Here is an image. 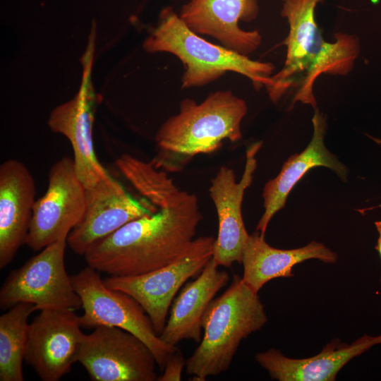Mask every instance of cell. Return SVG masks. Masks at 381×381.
Segmentation results:
<instances>
[{
	"label": "cell",
	"mask_w": 381,
	"mask_h": 381,
	"mask_svg": "<svg viewBox=\"0 0 381 381\" xmlns=\"http://www.w3.org/2000/svg\"><path fill=\"white\" fill-rule=\"evenodd\" d=\"M203 217L198 200L186 192L177 202L133 220L91 245L87 265L110 276H135L167 266L191 248Z\"/></svg>",
	"instance_id": "1"
},
{
	"label": "cell",
	"mask_w": 381,
	"mask_h": 381,
	"mask_svg": "<svg viewBox=\"0 0 381 381\" xmlns=\"http://www.w3.org/2000/svg\"><path fill=\"white\" fill-rule=\"evenodd\" d=\"M321 0H284L281 16L287 20L289 32L284 42L286 57L282 68L271 77L266 89L273 102L294 92L291 108L300 102L313 109L316 79L323 73L345 75L353 59V46L343 32L334 34V42H325L315 20V8Z\"/></svg>",
	"instance_id": "2"
},
{
	"label": "cell",
	"mask_w": 381,
	"mask_h": 381,
	"mask_svg": "<svg viewBox=\"0 0 381 381\" xmlns=\"http://www.w3.org/2000/svg\"><path fill=\"white\" fill-rule=\"evenodd\" d=\"M247 111L245 100L229 90L212 92L199 104L183 99L179 112L164 121L155 135L159 152L152 164L157 169H179V164L195 155L216 151L224 140H240Z\"/></svg>",
	"instance_id": "3"
},
{
	"label": "cell",
	"mask_w": 381,
	"mask_h": 381,
	"mask_svg": "<svg viewBox=\"0 0 381 381\" xmlns=\"http://www.w3.org/2000/svg\"><path fill=\"white\" fill-rule=\"evenodd\" d=\"M143 47L148 52H168L178 57L185 70L181 80L184 88L205 85L228 71L247 77L257 89L267 88L274 70L272 63L252 60L202 38L169 6L161 11Z\"/></svg>",
	"instance_id": "4"
},
{
	"label": "cell",
	"mask_w": 381,
	"mask_h": 381,
	"mask_svg": "<svg viewBox=\"0 0 381 381\" xmlns=\"http://www.w3.org/2000/svg\"><path fill=\"white\" fill-rule=\"evenodd\" d=\"M267 318L257 292L234 275L229 288L208 306L202 321V339L186 360L193 380H206L226 371L241 341L260 329Z\"/></svg>",
	"instance_id": "5"
},
{
	"label": "cell",
	"mask_w": 381,
	"mask_h": 381,
	"mask_svg": "<svg viewBox=\"0 0 381 381\" xmlns=\"http://www.w3.org/2000/svg\"><path fill=\"white\" fill-rule=\"evenodd\" d=\"M71 279L81 299L82 327H115L134 334L150 348L160 370H163L169 356L179 348L161 339L150 318L133 298L108 287L99 272L88 265L71 275Z\"/></svg>",
	"instance_id": "6"
},
{
	"label": "cell",
	"mask_w": 381,
	"mask_h": 381,
	"mask_svg": "<svg viewBox=\"0 0 381 381\" xmlns=\"http://www.w3.org/2000/svg\"><path fill=\"white\" fill-rule=\"evenodd\" d=\"M67 244V238H61L11 270L1 287V308L20 303H32L37 310L80 308L81 299L66 270Z\"/></svg>",
	"instance_id": "7"
},
{
	"label": "cell",
	"mask_w": 381,
	"mask_h": 381,
	"mask_svg": "<svg viewBox=\"0 0 381 381\" xmlns=\"http://www.w3.org/2000/svg\"><path fill=\"white\" fill-rule=\"evenodd\" d=\"M215 240L211 236L195 238L183 257L167 266L135 276H110L104 282L133 298L159 335L175 295L188 279L200 273L212 258Z\"/></svg>",
	"instance_id": "8"
},
{
	"label": "cell",
	"mask_w": 381,
	"mask_h": 381,
	"mask_svg": "<svg viewBox=\"0 0 381 381\" xmlns=\"http://www.w3.org/2000/svg\"><path fill=\"white\" fill-rule=\"evenodd\" d=\"M76 362L93 381H157V365L150 348L134 334L99 326L85 334Z\"/></svg>",
	"instance_id": "9"
},
{
	"label": "cell",
	"mask_w": 381,
	"mask_h": 381,
	"mask_svg": "<svg viewBox=\"0 0 381 381\" xmlns=\"http://www.w3.org/2000/svg\"><path fill=\"white\" fill-rule=\"evenodd\" d=\"M95 31V25H93L81 58L83 75L77 95L71 100L55 107L48 119L50 129L69 140L76 173L85 188L94 186L110 176L97 158L92 137L96 98L91 75Z\"/></svg>",
	"instance_id": "10"
},
{
	"label": "cell",
	"mask_w": 381,
	"mask_h": 381,
	"mask_svg": "<svg viewBox=\"0 0 381 381\" xmlns=\"http://www.w3.org/2000/svg\"><path fill=\"white\" fill-rule=\"evenodd\" d=\"M85 200L73 159L63 157L49 169L46 192L35 200L25 244L38 251L67 238L84 214Z\"/></svg>",
	"instance_id": "11"
},
{
	"label": "cell",
	"mask_w": 381,
	"mask_h": 381,
	"mask_svg": "<svg viewBox=\"0 0 381 381\" xmlns=\"http://www.w3.org/2000/svg\"><path fill=\"white\" fill-rule=\"evenodd\" d=\"M74 310L44 309L29 325L24 360L43 381L68 374L85 334Z\"/></svg>",
	"instance_id": "12"
},
{
	"label": "cell",
	"mask_w": 381,
	"mask_h": 381,
	"mask_svg": "<svg viewBox=\"0 0 381 381\" xmlns=\"http://www.w3.org/2000/svg\"><path fill=\"white\" fill-rule=\"evenodd\" d=\"M158 210L144 198H134L110 175L86 188L84 214L69 233L67 243L75 253L84 255L96 241L127 223L152 214Z\"/></svg>",
	"instance_id": "13"
},
{
	"label": "cell",
	"mask_w": 381,
	"mask_h": 381,
	"mask_svg": "<svg viewBox=\"0 0 381 381\" xmlns=\"http://www.w3.org/2000/svg\"><path fill=\"white\" fill-rule=\"evenodd\" d=\"M262 142H255L246 150V161L241 179L237 182L232 169L222 166L211 180L209 193L218 218V234L212 259L219 266L230 267L242 263L243 253L249 237L242 217L241 206L246 190L251 184L257 167L255 155Z\"/></svg>",
	"instance_id": "14"
},
{
	"label": "cell",
	"mask_w": 381,
	"mask_h": 381,
	"mask_svg": "<svg viewBox=\"0 0 381 381\" xmlns=\"http://www.w3.org/2000/svg\"><path fill=\"white\" fill-rule=\"evenodd\" d=\"M259 10L258 0H189L179 16L194 32L211 36L224 47L248 56L259 47L262 37L258 30H242L238 23L255 20Z\"/></svg>",
	"instance_id": "15"
},
{
	"label": "cell",
	"mask_w": 381,
	"mask_h": 381,
	"mask_svg": "<svg viewBox=\"0 0 381 381\" xmlns=\"http://www.w3.org/2000/svg\"><path fill=\"white\" fill-rule=\"evenodd\" d=\"M35 183L22 162L10 159L0 166V269L12 262L26 243L33 207Z\"/></svg>",
	"instance_id": "16"
},
{
	"label": "cell",
	"mask_w": 381,
	"mask_h": 381,
	"mask_svg": "<svg viewBox=\"0 0 381 381\" xmlns=\"http://www.w3.org/2000/svg\"><path fill=\"white\" fill-rule=\"evenodd\" d=\"M314 109L312 119L313 135L310 143L302 152L291 156L279 174L265 185L262 193L264 212L256 226V230L262 236H265L273 216L284 207L290 191L308 171L315 167H325L334 171L341 179H346V167L324 145L325 118L317 107Z\"/></svg>",
	"instance_id": "17"
},
{
	"label": "cell",
	"mask_w": 381,
	"mask_h": 381,
	"mask_svg": "<svg viewBox=\"0 0 381 381\" xmlns=\"http://www.w3.org/2000/svg\"><path fill=\"white\" fill-rule=\"evenodd\" d=\"M381 344L377 337L363 335L351 344L334 340L310 358H291L279 350L270 349L255 356L256 361L279 381H333L338 372L353 358Z\"/></svg>",
	"instance_id": "18"
},
{
	"label": "cell",
	"mask_w": 381,
	"mask_h": 381,
	"mask_svg": "<svg viewBox=\"0 0 381 381\" xmlns=\"http://www.w3.org/2000/svg\"><path fill=\"white\" fill-rule=\"evenodd\" d=\"M229 280L228 272L219 270L212 258L200 275L187 283L172 302L169 318L159 334L161 339L171 346H176L183 340L200 343L203 315Z\"/></svg>",
	"instance_id": "19"
},
{
	"label": "cell",
	"mask_w": 381,
	"mask_h": 381,
	"mask_svg": "<svg viewBox=\"0 0 381 381\" xmlns=\"http://www.w3.org/2000/svg\"><path fill=\"white\" fill-rule=\"evenodd\" d=\"M310 259H318L333 263L337 254L322 243L312 241L307 246L291 250H282L270 246L265 236L255 231L249 235L245 246L242 263L244 282L258 293L269 281L279 277L294 276L292 268Z\"/></svg>",
	"instance_id": "20"
},
{
	"label": "cell",
	"mask_w": 381,
	"mask_h": 381,
	"mask_svg": "<svg viewBox=\"0 0 381 381\" xmlns=\"http://www.w3.org/2000/svg\"><path fill=\"white\" fill-rule=\"evenodd\" d=\"M35 305L20 303L0 316V380L23 381V361L26 351L30 315Z\"/></svg>",
	"instance_id": "21"
},
{
	"label": "cell",
	"mask_w": 381,
	"mask_h": 381,
	"mask_svg": "<svg viewBox=\"0 0 381 381\" xmlns=\"http://www.w3.org/2000/svg\"><path fill=\"white\" fill-rule=\"evenodd\" d=\"M115 164L135 189L158 209L177 202L186 193L152 162L125 154L119 157Z\"/></svg>",
	"instance_id": "22"
},
{
	"label": "cell",
	"mask_w": 381,
	"mask_h": 381,
	"mask_svg": "<svg viewBox=\"0 0 381 381\" xmlns=\"http://www.w3.org/2000/svg\"><path fill=\"white\" fill-rule=\"evenodd\" d=\"M186 362L181 351L178 349L167 358L157 381H180Z\"/></svg>",
	"instance_id": "23"
},
{
	"label": "cell",
	"mask_w": 381,
	"mask_h": 381,
	"mask_svg": "<svg viewBox=\"0 0 381 381\" xmlns=\"http://www.w3.org/2000/svg\"><path fill=\"white\" fill-rule=\"evenodd\" d=\"M375 226L377 228V230L379 233V238L377 240V244L375 247L376 250L379 252L380 258H381V221L376 222Z\"/></svg>",
	"instance_id": "24"
},
{
	"label": "cell",
	"mask_w": 381,
	"mask_h": 381,
	"mask_svg": "<svg viewBox=\"0 0 381 381\" xmlns=\"http://www.w3.org/2000/svg\"><path fill=\"white\" fill-rule=\"evenodd\" d=\"M373 138V139L375 142H377V143L381 144V140H379V139H375V138Z\"/></svg>",
	"instance_id": "25"
}]
</instances>
